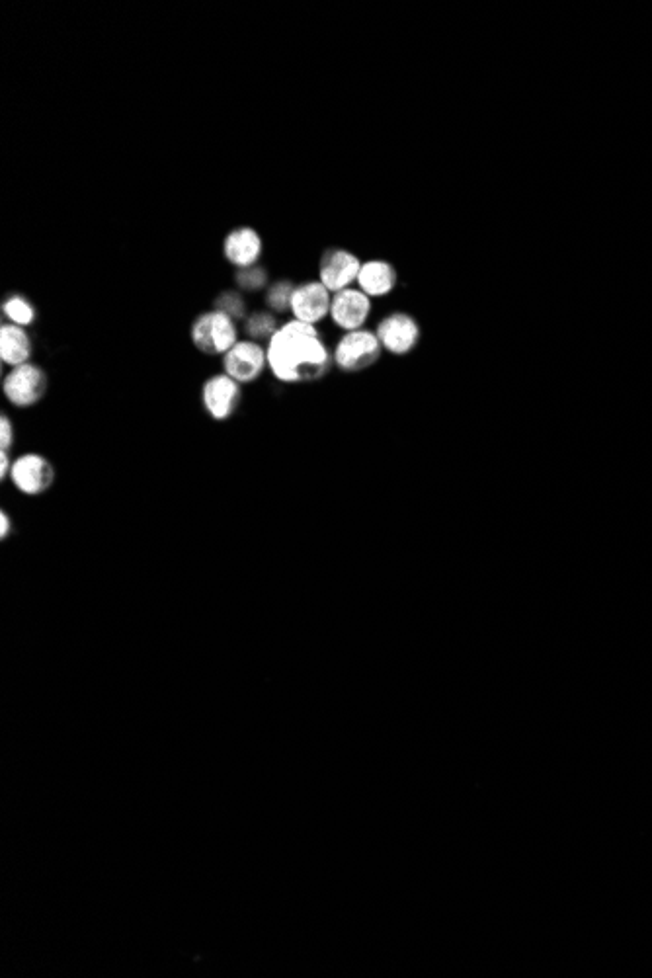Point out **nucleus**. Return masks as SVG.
<instances>
[{"instance_id":"f257e3e1","label":"nucleus","mask_w":652,"mask_h":978,"mask_svg":"<svg viewBox=\"0 0 652 978\" xmlns=\"http://www.w3.org/2000/svg\"><path fill=\"white\" fill-rule=\"evenodd\" d=\"M268 367L278 381L313 383L323 379L332 356L313 325L289 321L268 342Z\"/></svg>"},{"instance_id":"f03ea898","label":"nucleus","mask_w":652,"mask_h":978,"mask_svg":"<svg viewBox=\"0 0 652 978\" xmlns=\"http://www.w3.org/2000/svg\"><path fill=\"white\" fill-rule=\"evenodd\" d=\"M190 336L194 346L207 356H225L239 342L235 321L215 309L194 321Z\"/></svg>"},{"instance_id":"7ed1b4c3","label":"nucleus","mask_w":652,"mask_h":978,"mask_svg":"<svg viewBox=\"0 0 652 978\" xmlns=\"http://www.w3.org/2000/svg\"><path fill=\"white\" fill-rule=\"evenodd\" d=\"M383 354V346L375 332L352 330L346 332L332 354L334 364L346 373H360L375 366Z\"/></svg>"},{"instance_id":"20e7f679","label":"nucleus","mask_w":652,"mask_h":978,"mask_svg":"<svg viewBox=\"0 0 652 978\" xmlns=\"http://www.w3.org/2000/svg\"><path fill=\"white\" fill-rule=\"evenodd\" d=\"M47 373L36 364L12 367L10 373L2 381L4 397L10 405L18 408H30L40 405L47 395Z\"/></svg>"},{"instance_id":"39448f33","label":"nucleus","mask_w":652,"mask_h":978,"mask_svg":"<svg viewBox=\"0 0 652 978\" xmlns=\"http://www.w3.org/2000/svg\"><path fill=\"white\" fill-rule=\"evenodd\" d=\"M57 473L53 463L40 453H24L12 463L10 481L26 496H41L55 485Z\"/></svg>"},{"instance_id":"423d86ee","label":"nucleus","mask_w":652,"mask_h":978,"mask_svg":"<svg viewBox=\"0 0 652 978\" xmlns=\"http://www.w3.org/2000/svg\"><path fill=\"white\" fill-rule=\"evenodd\" d=\"M202 401H204L207 414L213 420L225 422L239 410L241 403H243L241 383H237L227 373L213 375L205 381L204 389H202Z\"/></svg>"},{"instance_id":"0eeeda50","label":"nucleus","mask_w":652,"mask_h":978,"mask_svg":"<svg viewBox=\"0 0 652 978\" xmlns=\"http://www.w3.org/2000/svg\"><path fill=\"white\" fill-rule=\"evenodd\" d=\"M360 270L362 262L354 252L344 248H330L323 254L319 264V282L330 293H338L350 289L354 282H358Z\"/></svg>"},{"instance_id":"6e6552de","label":"nucleus","mask_w":652,"mask_h":978,"mask_svg":"<svg viewBox=\"0 0 652 978\" xmlns=\"http://www.w3.org/2000/svg\"><path fill=\"white\" fill-rule=\"evenodd\" d=\"M268 367V352L254 340L237 342L225 356L223 369L237 383H254Z\"/></svg>"},{"instance_id":"1a4fd4ad","label":"nucleus","mask_w":652,"mask_h":978,"mask_svg":"<svg viewBox=\"0 0 652 978\" xmlns=\"http://www.w3.org/2000/svg\"><path fill=\"white\" fill-rule=\"evenodd\" d=\"M375 334L383 350L395 356H407L420 342V326L407 313H393L385 317Z\"/></svg>"},{"instance_id":"9d476101","label":"nucleus","mask_w":652,"mask_h":978,"mask_svg":"<svg viewBox=\"0 0 652 978\" xmlns=\"http://www.w3.org/2000/svg\"><path fill=\"white\" fill-rule=\"evenodd\" d=\"M330 307V291L321 282H307L295 286L289 311L293 313L295 321L315 326L330 315Z\"/></svg>"},{"instance_id":"9b49d317","label":"nucleus","mask_w":652,"mask_h":978,"mask_svg":"<svg viewBox=\"0 0 652 978\" xmlns=\"http://www.w3.org/2000/svg\"><path fill=\"white\" fill-rule=\"evenodd\" d=\"M369 313H371V301L362 289L350 287V289L334 293L330 317L338 328H344L346 332L362 330V326L366 325Z\"/></svg>"},{"instance_id":"f8f14e48","label":"nucleus","mask_w":652,"mask_h":978,"mask_svg":"<svg viewBox=\"0 0 652 978\" xmlns=\"http://www.w3.org/2000/svg\"><path fill=\"white\" fill-rule=\"evenodd\" d=\"M262 252H264L262 237L252 227H239L231 231L223 243V254L227 262L237 266L239 270L254 268Z\"/></svg>"},{"instance_id":"ddd939ff","label":"nucleus","mask_w":652,"mask_h":978,"mask_svg":"<svg viewBox=\"0 0 652 978\" xmlns=\"http://www.w3.org/2000/svg\"><path fill=\"white\" fill-rule=\"evenodd\" d=\"M34 354V344L26 328L2 325L0 328V360L4 366L18 367L30 362Z\"/></svg>"},{"instance_id":"4468645a","label":"nucleus","mask_w":652,"mask_h":978,"mask_svg":"<svg viewBox=\"0 0 652 978\" xmlns=\"http://www.w3.org/2000/svg\"><path fill=\"white\" fill-rule=\"evenodd\" d=\"M358 286L367 297L389 295L397 286V270L385 260H371L362 264Z\"/></svg>"},{"instance_id":"2eb2a0df","label":"nucleus","mask_w":652,"mask_h":978,"mask_svg":"<svg viewBox=\"0 0 652 978\" xmlns=\"http://www.w3.org/2000/svg\"><path fill=\"white\" fill-rule=\"evenodd\" d=\"M2 315L12 323V325L26 326L34 325L36 323V307L30 303L28 297L24 295H18V293H12L4 299L2 303Z\"/></svg>"},{"instance_id":"dca6fc26","label":"nucleus","mask_w":652,"mask_h":978,"mask_svg":"<svg viewBox=\"0 0 652 978\" xmlns=\"http://www.w3.org/2000/svg\"><path fill=\"white\" fill-rule=\"evenodd\" d=\"M246 332L254 342L258 340H268L278 332V321L270 313H252L246 317Z\"/></svg>"},{"instance_id":"f3484780","label":"nucleus","mask_w":652,"mask_h":978,"mask_svg":"<svg viewBox=\"0 0 652 978\" xmlns=\"http://www.w3.org/2000/svg\"><path fill=\"white\" fill-rule=\"evenodd\" d=\"M215 311H221L225 313L227 317H231L233 321H239V319H246V303L245 299L237 293V291H223L217 299H215Z\"/></svg>"},{"instance_id":"a211bd4d","label":"nucleus","mask_w":652,"mask_h":978,"mask_svg":"<svg viewBox=\"0 0 652 978\" xmlns=\"http://www.w3.org/2000/svg\"><path fill=\"white\" fill-rule=\"evenodd\" d=\"M293 291H295V286L291 282H278L274 286L268 289L266 293V303L272 311L276 313H284V311H289L291 307V297H293Z\"/></svg>"},{"instance_id":"6ab92c4d","label":"nucleus","mask_w":652,"mask_h":978,"mask_svg":"<svg viewBox=\"0 0 652 978\" xmlns=\"http://www.w3.org/2000/svg\"><path fill=\"white\" fill-rule=\"evenodd\" d=\"M237 284L246 291H258L268 284V272L264 268H245L237 274Z\"/></svg>"},{"instance_id":"aec40b11","label":"nucleus","mask_w":652,"mask_h":978,"mask_svg":"<svg viewBox=\"0 0 652 978\" xmlns=\"http://www.w3.org/2000/svg\"><path fill=\"white\" fill-rule=\"evenodd\" d=\"M14 438H16L14 436V424L6 414H2L0 416V448L2 451H8L14 446Z\"/></svg>"},{"instance_id":"412c9836","label":"nucleus","mask_w":652,"mask_h":978,"mask_svg":"<svg viewBox=\"0 0 652 978\" xmlns=\"http://www.w3.org/2000/svg\"><path fill=\"white\" fill-rule=\"evenodd\" d=\"M12 459L8 457V451H0V481H6L12 471Z\"/></svg>"},{"instance_id":"4be33fe9","label":"nucleus","mask_w":652,"mask_h":978,"mask_svg":"<svg viewBox=\"0 0 652 978\" xmlns=\"http://www.w3.org/2000/svg\"><path fill=\"white\" fill-rule=\"evenodd\" d=\"M10 528H12V520L8 518V514L2 510L0 512V537L6 539L10 535Z\"/></svg>"}]
</instances>
